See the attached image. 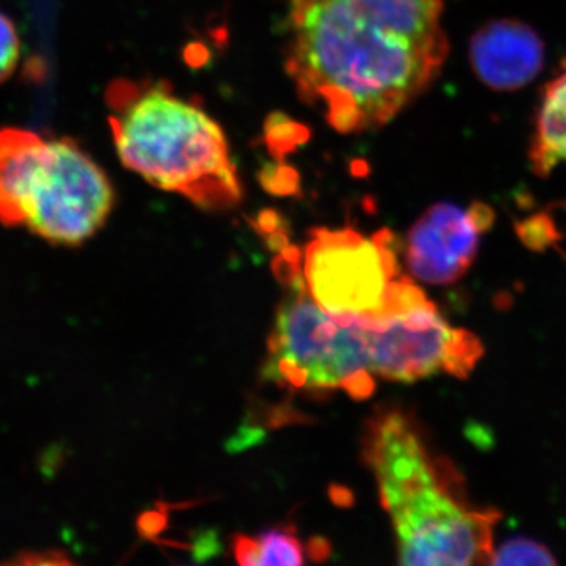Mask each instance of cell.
Masks as SVG:
<instances>
[{
	"mask_svg": "<svg viewBox=\"0 0 566 566\" xmlns=\"http://www.w3.org/2000/svg\"><path fill=\"white\" fill-rule=\"evenodd\" d=\"M516 233L523 243L534 251H545L558 240L554 221L546 214H536L524 219L523 222L517 223Z\"/></svg>",
	"mask_w": 566,
	"mask_h": 566,
	"instance_id": "9a60e30c",
	"label": "cell"
},
{
	"mask_svg": "<svg viewBox=\"0 0 566 566\" xmlns=\"http://www.w3.org/2000/svg\"><path fill=\"white\" fill-rule=\"evenodd\" d=\"M528 159L532 172L543 178L566 163V69L545 85Z\"/></svg>",
	"mask_w": 566,
	"mask_h": 566,
	"instance_id": "8fae6325",
	"label": "cell"
},
{
	"mask_svg": "<svg viewBox=\"0 0 566 566\" xmlns=\"http://www.w3.org/2000/svg\"><path fill=\"white\" fill-rule=\"evenodd\" d=\"M50 139L24 128L0 129V223L24 227L33 180Z\"/></svg>",
	"mask_w": 566,
	"mask_h": 566,
	"instance_id": "30bf717a",
	"label": "cell"
},
{
	"mask_svg": "<svg viewBox=\"0 0 566 566\" xmlns=\"http://www.w3.org/2000/svg\"><path fill=\"white\" fill-rule=\"evenodd\" d=\"M547 547L534 539L515 538L494 549L490 565H556Z\"/></svg>",
	"mask_w": 566,
	"mask_h": 566,
	"instance_id": "4fadbf2b",
	"label": "cell"
},
{
	"mask_svg": "<svg viewBox=\"0 0 566 566\" xmlns=\"http://www.w3.org/2000/svg\"><path fill=\"white\" fill-rule=\"evenodd\" d=\"M397 252V238L389 230L374 237L353 229L312 230L301 259L305 285L337 322H381L427 296L400 273Z\"/></svg>",
	"mask_w": 566,
	"mask_h": 566,
	"instance_id": "5b68a950",
	"label": "cell"
},
{
	"mask_svg": "<svg viewBox=\"0 0 566 566\" xmlns=\"http://www.w3.org/2000/svg\"><path fill=\"white\" fill-rule=\"evenodd\" d=\"M106 102L123 166L203 210H230L241 202L229 142L202 107L174 95L166 82L128 80L112 82Z\"/></svg>",
	"mask_w": 566,
	"mask_h": 566,
	"instance_id": "3957f363",
	"label": "cell"
},
{
	"mask_svg": "<svg viewBox=\"0 0 566 566\" xmlns=\"http://www.w3.org/2000/svg\"><path fill=\"white\" fill-rule=\"evenodd\" d=\"M21 59V39L9 14L0 11V84L13 76Z\"/></svg>",
	"mask_w": 566,
	"mask_h": 566,
	"instance_id": "5bb4252c",
	"label": "cell"
},
{
	"mask_svg": "<svg viewBox=\"0 0 566 566\" xmlns=\"http://www.w3.org/2000/svg\"><path fill=\"white\" fill-rule=\"evenodd\" d=\"M444 0H290L285 66L338 133L392 122L441 73Z\"/></svg>",
	"mask_w": 566,
	"mask_h": 566,
	"instance_id": "6da1fadb",
	"label": "cell"
},
{
	"mask_svg": "<svg viewBox=\"0 0 566 566\" xmlns=\"http://www.w3.org/2000/svg\"><path fill=\"white\" fill-rule=\"evenodd\" d=\"M14 564H31V565H61L66 564V558L57 551H46V553L28 554L13 560Z\"/></svg>",
	"mask_w": 566,
	"mask_h": 566,
	"instance_id": "2e32d148",
	"label": "cell"
},
{
	"mask_svg": "<svg viewBox=\"0 0 566 566\" xmlns=\"http://www.w3.org/2000/svg\"><path fill=\"white\" fill-rule=\"evenodd\" d=\"M279 281L286 286L268 342L263 375L290 390H345L365 400L375 390L370 345L359 324L327 315L305 285L301 253L282 252Z\"/></svg>",
	"mask_w": 566,
	"mask_h": 566,
	"instance_id": "277c9868",
	"label": "cell"
},
{
	"mask_svg": "<svg viewBox=\"0 0 566 566\" xmlns=\"http://www.w3.org/2000/svg\"><path fill=\"white\" fill-rule=\"evenodd\" d=\"M364 453L392 520L401 565H490L501 515L468 501L455 468L430 452L408 416L394 409L376 415Z\"/></svg>",
	"mask_w": 566,
	"mask_h": 566,
	"instance_id": "7a4b0ae2",
	"label": "cell"
},
{
	"mask_svg": "<svg viewBox=\"0 0 566 566\" xmlns=\"http://www.w3.org/2000/svg\"><path fill=\"white\" fill-rule=\"evenodd\" d=\"M363 327L371 371L387 381L416 382L439 374L468 378L483 356L479 337L449 326L428 296Z\"/></svg>",
	"mask_w": 566,
	"mask_h": 566,
	"instance_id": "52a82bcc",
	"label": "cell"
},
{
	"mask_svg": "<svg viewBox=\"0 0 566 566\" xmlns=\"http://www.w3.org/2000/svg\"><path fill=\"white\" fill-rule=\"evenodd\" d=\"M233 554L240 565L293 566L305 562L303 543L292 528H270L255 536L237 535Z\"/></svg>",
	"mask_w": 566,
	"mask_h": 566,
	"instance_id": "7c38bea8",
	"label": "cell"
},
{
	"mask_svg": "<svg viewBox=\"0 0 566 566\" xmlns=\"http://www.w3.org/2000/svg\"><path fill=\"white\" fill-rule=\"evenodd\" d=\"M493 222L494 212L483 202H474L468 210L452 203L428 208L406 237L409 273L431 285L460 281L474 263L480 234Z\"/></svg>",
	"mask_w": 566,
	"mask_h": 566,
	"instance_id": "ba28073f",
	"label": "cell"
},
{
	"mask_svg": "<svg viewBox=\"0 0 566 566\" xmlns=\"http://www.w3.org/2000/svg\"><path fill=\"white\" fill-rule=\"evenodd\" d=\"M115 205L109 175L70 137L50 139L33 180L24 227L41 240L80 245L109 219Z\"/></svg>",
	"mask_w": 566,
	"mask_h": 566,
	"instance_id": "8992f818",
	"label": "cell"
},
{
	"mask_svg": "<svg viewBox=\"0 0 566 566\" xmlns=\"http://www.w3.org/2000/svg\"><path fill=\"white\" fill-rule=\"evenodd\" d=\"M469 62L491 91L516 92L542 73L545 44L526 22L494 20L472 35Z\"/></svg>",
	"mask_w": 566,
	"mask_h": 566,
	"instance_id": "9c48e42d",
	"label": "cell"
}]
</instances>
